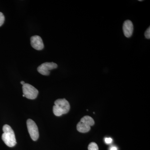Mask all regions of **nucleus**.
<instances>
[{
    "label": "nucleus",
    "mask_w": 150,
    "mask_h": 150,
    "mask_svg": "<svg viewBox=\"0 0 150 150\" xmlns=\"http://www.w3.org/2000/svg\"><path fill=\"white\" fill-rule=\"evenodd\" d=\"M4 133L2 135V139L8 146L13 147L16 144V139L14 132L8 125H5L3 126Z\"/></svg>",
    "instance_id": "f257e3e1"
},
{
    "label": "nucleus",
    "mask_w": 150,
    "mask_h": 150,
    "mask_svg": "<svg viewBox=\"0 0 150 150\" xmlns=\"http://www.w3.org/2000/svg\"><path fill=\"white\" fill-rule=\"evenodd\" d=\"M54 104L55 105L53 107V112L56 116H61L63 114L68 113L69 111V103L65 98L57 99L54 102Z\"/></svg>",
    "instance_id": "f03ea898"
},
{
    "label": "nucleus",
    "mask_w": 150,
    "mask_h": 150,
    "mask_svg": "<svg viewBox=\"0 0 150 150\" xmlns=\"http://www.w3.org/2000/svg\"><path fill=\"white\" fill-rule=\"evenodd\" d=\"M94 124V121L91 116H84L77 125V129L81 133H85L90 130L91 126Z\"/></svg>",
    "instance_id": "7ed1b4c3"
},
{
    "label": "nucleus",
    "mask_w": 150,
    "mask_h": 150,
    "mask_svg": "<svg viewBox=\"0 0 150 150\" xmlns=\"http://www.w3.org/2000/svg\"><path fill=\"white\" fill-rule=\"evenodd\" d=\"M23 92L25 97L29 99H34L37 98L38 90L33 86L28 83L23 85Z\"/></svg>",
    "instance_id": "20e7f679"
},
{
    "label": "nucleus",
    "mask_w": 150,
    "mask_h": 150,
    "mask_svg": "<svg viewBox=\"0 0 150 150\" xmlns=\"http://www.w3.org/2000/svg\"><path fill=\"white\" fill-rule=\"evenodd\" d=\"M27 126L31 139L34 141H37L39 138V132L36 123L33 120L28 119L27 121Z\"/></svg>",
    "instance_id": "39448f33"
},
{
    "label": "nucleus",
    "mask_w": 150,
    "mask_h": 150,
    "mask_svg": "<svg viewBox=\"0 0 150 150\" xmlns=\"http://www.w3.org/2000/svg\"><path fill=\"white\" fill-rule=\"evenodd\" d=\"M58 67L57 64L54 62H46L40 65L37 68V71L41 74L48 76L50 70L56 69Z\"/></svg>",
    "instance_id": "423d86ee"
},
{
    "label": "nucleus",
    "mask_w": 150,
    "mask_h": 150,
    "mask_svg": "<svg viewBox=\"0 0 150 150\" xmlns=\"http://www.w3.org/2000/svg\"><path fill=\"white\" fill-rule=\"evenodd\" d=\"M30 44L33 48L37 50H42L44 48L43 40L38 35H34L31 37Z\"/></svg>",
    "instance_id": "0eeeda50"
},
{
    "label": "nucleus",
    "mask_w": 150,
    "mask_h": 150,
    "mask_svg": "<svg viewBox=\"0 0 150 150\" xmlns=\"http://www.w3.org/2000/svg\"><path fill=\"white\" fill-rule=\"evenodd\" d=\"M123 30L124 35L126 37H131L134 31V25L132 22L129 20L124 21L123 24Z\"/></svg>",
    "instance_id": "6e6552de"
},
{
    "label": "nucleus",
    "mask_w": 150,
    "mask_h": 150,
    "mask_svg": "<svg viewBox=\"0 0 150 150\" xmlns=\"http://www.w3.org/2000/svg\"><path fill=\"white\" fill-rule=\"evenodd\" d=\"M88 150H98V147L96 143L92 142L88 145Z\"/></svg>",
    "instance_id": "1a4fd4ad"
},
{
    "label": "nucleus",
    "mask_w": 150,
    "mask_h": 150,
    "mask_svg": "<svg viewBox=\"0 0 150 150\" xmlns=\"http://www.w3.org/2000/svg\"><path fill=\"white\" fill-rule=\"evenodd\" d=\"M4 21L5 17L4 14L1 12H0V26L2 25Z\"/></svg>",
    "instance_id": "9d476101"
},
{
    "label": "nucleus",
    "mask_w": 150,
    "mask_h": 150,
    "mask_svg": "<svg viewBox=\"0 0 150 150\" xmlns=\"http://www.w3.org/2000/svg\"><path fill=\"white\" fill-rule=\"evenodd\" d=\"M144 35L145 37L147 39H149L150 38V27H149V28L146 30L145 31Z\"/></svg>",
    "instance_id": "9b49d317"
},
{
    "label": "nucleus",
    "mask_w": 150,
    "mask_h": 150,
    "mask_svg": "<svg viewBox=\"0 0 150 150\" xmlns=\"http://www.w3.org/2000/svg\"><path fill=\"white\" fill-rule=\"evenodd\" d=\"M112 142V139L110 138H106L105 139V142L107 144H111Z\"/></svg>",
    "instance_id": "f8f14e48"
},
{
    "label": "nucleus",
    "mask_w": 150,
    "mask_h": 150,
    "mask_svg": "<svg viewBox=\"0 0 150 150\" xmlns=\"http://www.w3.org/2000/svg\"><path fill=\"white\" fill-rule=\"evenodd\" d=\"M110 150H118V149H117L116 146H112L111 147V148H110Z\"/></svg>",
    "instance_id": "ddd939ff"
},
{
    "label": "nucleus",
    "mask_w": 150,
    "mask_h": 150,
    "mask_svg": "<svg viewBox=\"0 0 150 150\" xmlns=\"http://www.w3.org/2000/svg\"><path fill=\"white\" fill-rule=\"evenodd\" d=\"M21 83L22 85H23L24 84H25V82L23 81H21Z\"/></svg>",
    "instance_id": "4468645a"
},
{
    "label": "nucleus",
    "mask_w": 150,
    "mask_h": 150,
    "mask_svg": "<svg viewBox=\"0 0 150 150\" xmlns=\"http://www.w3.org/2000/svg\"><path fill=\"white\" fill-rule=\"evenodd\" d=\"M139 1H142V0H139Z\"/></svg>",
    "instance_id": "2eb2a0df"
},
{
    "label": "nucleus",
    "mask_w": 150,
    "mask_h": 150,
    "mask_svg": "<svg viewBox=\"0 0 150 150\" xmlns=\"http://www.w3.org/2000/svg\"><path fill=\"white\" fill-rule=\"evenodd\" d=\"M23 96L25 97V96L23 94Z\"/></svg>",
    "instance_id": "dca6fc26"
}]
</instances>
